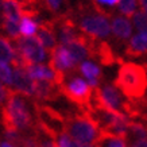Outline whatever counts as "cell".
<instances>
[{"label": "cell", "instance_id": "cell-17", "mask_svg": "<svg viewBox=\"0 0 147 147\" xmlns=\"http://www.w3.org/2000/svg\"><path fill=\"white\" fill-rule=\"evenodd\" d=\"M40 20L38 16H31V15H23L22 19L19 20V31L20 36H34L38 30V24Z\"/></svg>", "mask_w": 147, "mask_h": 147}, {"label": "cell", "instance_id": "cell-24", "mask_svg": "<svg viewBox=\"0 0 147 147\" xmlns=\"http://www.w3.org/2000/svg\"><path fill=\"white\" fill-rule=\"evenodd\" d=\"M0 82L7 88L12 85V69L8 63H0Z\"/></svg>", "mask_w": 147, "mask_h": 147}, {"label": "cell", "instance_id": "cell-28", "mask_svg": "<svg viewBox=\"0 0 147 147\" xmlns=\"http://www.w3.org/2000/svg\"><path fill=\"white\" fill-rule=\"evenodd\" d=\"M7 96H8V88L0 82V108H3V105L5 104Z\"/></svg>", "mask_w": 147, "mask_h": 147}, {"label": "cell", "instance_id": "cell-22", "mask_svg": "<svg viewBox=\"0 0 147 147\" xmlns=\"http://www.w3.org/2000/svg\"><path fill=\"white\" fill-rule=\"evenodd\" d=\"M34 128H35L36 138H38V147H57V143H55V138L54 136L43 132L36 125H34Z\"/></svg>", "mask_w": 147, "mask_h": 147}, {"label": "cell", "instance_id": "cell-6", "mask_svg": "<svg viewBox=\"0 0 147 147\" xmlns=\"http://www.w3.org/2000/svg\"><path fill=\"white\" fill-rule=\"evenodd\" d=\"M78 27L82 35L94 40L105 39L111 34V24H109L108 16L98 12L97 9L96 12L84 13L80 19Z\"/></svg>", "mask_w": 147, "mask_h": 147}, {"label": "cell", "instance_id": "cell-14", "mask_svg": "<svg viewBox=\"0 0 147 147\" xmlns=\"http://www.w3.org/2000/svg\"><path fill=\"white\" fill-rule=\"evenodd\" d=\"M125 54L134 58L147 54V32H136L131 36L125 49Z\"/></svg>", "mask_w": 147, "mask_h": 147}, {"label": "cell", "instance_id": "cell-18", "mask_svg": "<svg viewBox=\"0 0 147 147\" xmlns=\"http://www.w3.org/2000/svg\"><path fill=\"white\" fill-rule=\"evenodd\" d=\"M94 147H127V140L120 136H115L100 131L98 138L94 142Z\"/></svg>", "mask_w": 147, "mask_h": 147}, {"label": "cell", "instance_id": "cell-5", "mask_svg": "<svg viewBox=\"0 0 147 147\" xmlns=\"http://www.w3.org/2000/svg\"><path fill=\"white\" fill-rule=\"evenodd\" d=\"M90 102H93L96 105H100L102 108H107L109 111L123 113V115L127 116L129 100L127 97H124L120 93V90L116 89L113 85L107 84L102 85V86L98 85L97 88H94Z\"/></svg>", "mask_w": 147, "mask_h": 147}, {"label": "cell", "instance_id": "cell-9", "mask_svg": "<svg viewBox=\"0 0 147 147\" xmlns=\"http://www.w3.org/2000/svg\"><path fill=\"white\" fill-rule=\"evenodd\" d=\"M59 85L51 81H35V88H34V97L35 102H45V101H54L61 96Z\"/></svg>", "mask_w": 147, "mask_h": 147}, {"label": "cell", "instance_id": "cell-25", "mask_svg": "<svg viewBox=\"0 0 147 147\" xmlns=\"http://www.w3.org/2000/svg\"><path fill=\"white\" fill-rule=\"evenodd\" d=\"M55 143H57V147H71L73 140L65 131H62L55 136Z\"/></svg>", "mask_w": 147, "mask_h": 147}, {"label": "cell", "instance_id": "cell-2", "mask_svg": "<svg viewBox=\"0 0 147 147\" xmlns=\"http://www.w3.org/2000/svg\"><path fill=\"white\" fill-rule=\"evenodd\" d=\"M113 86L128 100L143 98L147 92V71L144 66L135 62H121Z\"/></svg>", "mask_w": 147, "mask_h": 147}, {"label": "cell", "instance_id": "cell-27", "mask_svg": "<svg viewBox=\"0 0 147 147\" xmlns=\"http://www.w3.org/2000/svg\"><path fill=\"white\" fill-rule=\"evenodd\" d=\"M94 4H96V9H100L101 8V5L104 7H116L117 3H119V0H93Z\"/></svg>", "mask_w": 147, "mask_h": 147}, {"label": "cell", "instance_id": "cell-19", "mask_svg": "<svg viewBox=\"0 0 147 147\" xmlns=\"http://www.w3.org/2000/svg\"><path fill=\"white\" fill-rule=\"evenodd\" d=\"M13 49L11 40L0 34V63H8L13 58Z\"/></svg>", "mask_w": 147, "mask_h": 147}, {"label": "cell", "instance_id": "cell-3", "mask_svg": "<svg viewBox=\"0 0 147 147\" xmlns=\"http://www.w3.org/2000/svg\"><path fill=\"white\" fill-rule=\"evenodd\" d=\"M63 131L70 136L73 142L81 144H94L100 134L96 121L86 112L65 116Z\"/></svg>", "mask_w": 147, "mask_h": 147}, {"label": "cell", "instance_id": "cell-30", "mask_svg": "<svg viewBox=\"0 0 147 147\" xmlns=\"http://www.w3.org/2000/svg\"><path fill=\"white\" fill-rule=\"evenodd\" d=\"M138 1H139V5H140V11L147 13V0H138Z\"/></svg>", "mask_w": 147, "mask_h": 147}, {"label": "cell", "instance_id": "cell-23", "mask_svg": "<svg viewBox=\"0 0 147 147\" xmlns=\"http://www.w3.org/2000/svg\"><path fill=\"white\" fill-rule=\"evenodd\" d=\"M131 18L132 24L138 28V32H147V13L143 11H136Z\"/></svg>", "mask_w": 147, "mask_h": 147}, {"label": "cell", "instance_id": "cell-21", "mask_svg": "<svg viewBox=\"0 0 147 147\" xmlns=\"http://www.w3.org/2000/svg\"><path fill=\"white\" fill-rule=\"evenodd\" d=\"M1 28L7 32V35L11 39L16 40L18 38H20V31H19V23L12 22L8 19H1Z\"/></svg>", "mask_w": 147, "mask_h": 147}, {"label": "cell", "instance_id": "cell-20", "mask_svg": "<svg viewBox=\"0 0 147 147\" xmlns=\"http://www.w3.org/2000/svg\"><path fill=\"white\" fill-rule=\"evenodd\" d=\"M136 7H138V0H119L117 3V8L125 18L132 16L136 12Z\"/></svg>", "mask_w": 147, "mask_h": 147}, {"label": "cell", "instance_id": "cell-16", "mask_svg": "<svg viewBox=\"0 0 147 147\" xmlns=\"http://www.w3.org/2000/svg\"><path fill=\"white\" fill-rule=\"evenodd\" d=\"M0 13L1 19H8L19 23L23 15V4L19 0H1Z\"/></svg>", "mask_w": 147, "mask_h": 147}, {"label": "cell", "instance_id": "cell-13", "mask_svg": "<svg viewBox=\"0 0 147 147\" xmlns=\"http://www.w3.org/2000/svg\"><path fill=\"white\" fill-rule=\"evenodd\" d=\"M92 57L97 58L102 65H112V63H115V62H120V63L123 62L121 59L116 58L113 50L111 49V46L108 45L107 42H104V40H100V42L94 43Z\"/></svg>", "mask_w": 147, "mask_h": 147}, {"label": "cell", "instance_id": "cell-15", "mask_svg": "<svg viewBox=\"0 0 147 147\" xmlns=\"http://www.w3.org/2000/svg\"><path fill=\"white\" fill-rule=\"evenodd\" d=\"M78 69H80L81 74L86 78V84L89 85L92 89L97 88L100 85V80L102 77V73L96 63H93L92 61H84V62H81Z\"/></svg>", "mask_w": 147, "mask_h": 147}, {"label": "cell", "instance_id": "cell-29", "mask_svg": "<svg viewBox=\"0 0 147 147\" xmlns=\"http://www.w3.org/2000/svg\"><path fill=\"white\" fill-rule=\"evenodd\" d=\"M129 147H147V140H135V142H131Z\"/></svg>", "mask_w": 147, "mask_h": 147}, {"label": "cell", "instance_id": "cell-12", "mask_svg": "<svg viewBox=\"0 0 147 147\" xmlns=\"http://www.w3.org/2000/svg\"><path fill=\"white\" fill-rule=\"evenodd\" d=\"M111 24V32L116 38H119L121 40H127L132 36V23L128 18H125L123 15L120 16H115L112 19Z\"/></svg>", "mask_w": 147, "mask_h": 147}, {"label": "cell", "instance_id": "cell-11", "mask_svg": "<svg viewBox=\"0 0 147 147\" xmlns=\"http://www.w3.org/2000/svg\"><path fill=\"white\" fill-rule=\"evenodd\" d=\"M35 36L40 40L42 46L45 47L46 53H50L55 49V46L58 45L57 42V34H55V27H54V22H42L38 24V30H36Z\"/></svg>", "mask_w": 147, "mask_h": 147}, {"label": "cell", "instance_id": "cell-10", "mask_svg": "<svg viewBox=\"0 0 147 147\" xmlns=\"http://www.w3.org/2000/svg\"><path fill=\"white\" fill-rule=\"evenodd\" d=\"M28 76L34 81H51L57 85H61L65 77L57 74L51 67L46 66L43 63H35V65H28L26 67Z\"/></svg>", "mask_w": 147, "mask_h": 147}, {"label": "cell", "instance_id": "cell-7", "mask_svg": "<svg viewBox=\"0 0 147 147\" xmlns=\"http://www.w3.org/2000/svg\"><path fill=\"white\" fill-rule=\"evenodd\" d=\"M16 50L22 55L24 62L28 65H35V63H43L47 58L45 47L42 46L40 40L34 36H20L15 40Z\"/></svg>", "mask_w": 147, "mask_h": 147}, {"label": "cell", "instance_id": "cell-26", "mask_svg": "<svg viewBox=\"0 0 147 147\" xmlns=\"http://www.w3.org/2000/svg\"><path fill=\"white\" fill-rule=\"evenodd\" d=\"M43 3H45L46 8L50 9L51 12H59L65 0H43Z\"/></svg>", "mask_w": 147, "mask_h": 147}, {"label": "cell", "instance_id": "cell-4", "mask_svg": "<svg viewBox=\"0 0 147 147\" xmlns=\"http://www.w3.org/2000/svg\"><path fill=\"white\" fill-rule=\"evenodd\" d=\"M59 89L65 97H67L71 102L77 104L82 109V112H86L89 109L93 89L86 84L85 80L77 76L66 74L62 84L59 85Z\"/></svg>", "mask_w": 147, "mask_h": 147}, {"label": "cell", "instance_id": "cell-31", "mask_svg": "<svg viewBox=\"0 0 147 147\" xmlns=\"http://www.w3.org/2000/svg\"><path fill=\"white\" fill-rule=\"evenodd\" d=\"M0 147H16V146H13L12 143L7 142V140H1L0 142Z\"/></svg>", "mask_w": 147, "mask_h": 147}, {"label": "cell", "instance_id": "cell-8", "mask_svg": "<svg viewBox=\"0 0 147 147\" xmlns=\"http://www.w3.org/2000/svg\"><path fill=\"white\" fill-rule=\"evenodd\" d=\"M35 88V81L28 76L24 67H13L12 69V85L9 89L22 94L23 97H32Z\"/></svg>", "mask_w": 147, "mask_h": 147}, {"label": "cell", "instance_id": "cell-1", "mask_svg": "<svg viewBox=\"0 0 147 147\" xmlns=\"http://www.w3.org/2000/svg\"><path fill=\"white\" fill-rule=\"evenodd\" d=\"M1 123L4 131H18V132L28 131L35 124L26 98L9 88L7 101L1 108Z\"/></svg>", "mask_w": 147, "mask_h": 147}]
</instances>
